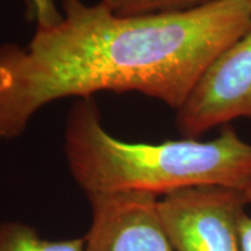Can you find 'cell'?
<instances>
[{"instance_id":"1","label":"cell","mask_w":251,"mask_h":251,"mask_svg":"<svg viewBox=\"0 0 251 251\" xmlns=\"http://www.w3.org/2000/svg\"><path fill=\"white\" fill-rule=\"evenodd\" d=\"M62 19L26 46L0 45V142L48 103L102 91L139 92L177 111L212 62L251 26L250 0L137 17L101 1L61 0Z\"/></svg>"},{"instance_id":"2","label":"cell","mask_w":251,"mask_h":251,"mask_svg":"<svg viewBox=\"0 0 251 251\" xmlns=\"http://www.w3.org/2000/svg\"><path fill=\"white\" fill-rule=\"evenodd\" d=\"M64 150L72 177L86 196L141 191L157 197L198 186L246 191L251 143L229 125L216 139L130 143L103 127L97 102L79 98L67 118Z\"/></svg>"},{"instance_id":"3","label":"cell","mask_w":251,"mask_h":251,"mask_svg":"<svg viewBox=\"0 0 251 251\" xmlns=\"http://www.w3.org/2000/svg\"><path fill=\"white\" fill-rule=\"evenodd\" d=\"M244 191L224 186L184 188L158 198V214L175 251H242Z\"/></svg>"},{"instance_id":"4","label":"cell","mask_w":251,"mask_h":251,"mask_svg":"<svg viewBox=\"0 0 251 251\" xmlns=\"http://www.w3.org/2000/svg\"><path fill=\"white\" fill-rule=\"evenodd\" d=\"M176 112L177 129L187 139L251 118V26L212 62Z\"/></svg>"},{"instance_id":"5","label":"cell","mask_w":251,"mask_h":251,"mask_svg":"<svg viewBox=\"0 0 251 251\" xmlns=\"http://www.w3.org/2000/svg\"><path fill=\"white\" fill-rule=\"evenodd\" d=\"M92 221L85 251H175L158 214V198L141 191L89 194Z\"/></svg>"},{"instance_id":"6","label":"cell","mask_w":251,"mask_h":251,"mask_svg":"<svg viewBox=\"0 0 251 251\" xmlns=\"http://www.w3.org/2000/svg\"><path fill=\"white\" fill-rule=\"evenodd\" d=\"M0 251H85V238L49 241L21 222L0 225Z\"/></svg>"},{"instance_id":"7","label":"cell","mask_w":251,"mask_h":251,"mask_svg":"<svg viewBox=\"0 0 251 251\" xmlns=\"http://www.w3.org/2000/svg\"><path fill=\"white\" fill-rule=\"evenodd\" d=\"M109 11L121 17H137L185 11L211 0H100Z\"/></svg>"},{"instance_id":"8","label":"cell","mask_w":251,"mask_h":251,"mask_svg":"<svg viewBox=\"0 0 251 251\" xmlns=\"http://www.w3.org/2000/svg\"><path fill=\"white\" fill-rule=\"evenodd\" d=\"M26 7V18L36 28L51 27L62 19V12L55 0H23Z\"/></svg>"},{"instance_id":"9","label":"cell","mask_w":251,"mask_h":251,"mask_svg":"<svg viewBox=\"0 0 251 251\" xmlns=\"http://www.w3.org/2000/svg\"><path fill=\"white\" fill-rule=\"evenodd\" d=\"M240 241L241 250L251 251V218L247 215V213L240 222Z\"/></svg>"},{"instance_id":"10","label":"cell","mask_w":251,"mask_h":251,"mask_svg":"<svg viewBox=\"0 0 251 251\" xmlns=\"http://www.w3.org/2000/svg\"><path fill=\"white\" fill-rule=\"evenodd\" d=\"M244 193H246V197H247L248 201L251 202V184L247 187V190L244 191Z\"/></svg>"},{"instance_id":"11","label":"cell","mask_w":251,"mask_h":251,"mask_svg":"<svg viewBox=\"0 0 251 251\" xmlns=\"http://www.w3.org/2000/svg\"><path fill=\"white\" fill-rule=\"evenodd\" d=\"M250 1H251V0H250Z\"/></svg>"}]
</instances>
